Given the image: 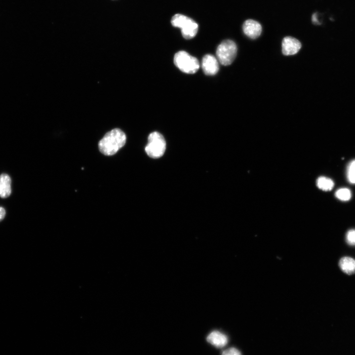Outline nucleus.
<instances>
[{"mask_svg":"<svg viewBox=\"0 0 355 355\" xmlns=\"http://www.w3.org/2000/svg\"><path fill=\"white\" fill-rule=\"evenodd\" d=\"M127 137L122 130L113 129L106 134L100 141L99 149L103 155L112 156L125 145Z\"/></svg>","mask_w":355,"mask_h":355,"instance_id":"obj_1","label":"nucleus"},{"mask_svg":"<svg viewBox=\"0 0 355 355\" xmlns=\"http://www.w3.org/2000/svg\"><path fill=\"white\" fill-rule=\"evenodd\" d=\"M172 26L181 29L183 37L186 39H191L197 34L198 29V24L191 19L185 16L177 14L171 20Z\"/></svg>","mask_w":355,"mask_h":355,"instance_id":"obj_2","label":"nucleus"},{"mask_svg":"<svg viewBox=\"0 0 355 355\" xmlns=\"http://www.w3.org/2000/svg\"><path fill=\"white\" fill-rule=\"evenodd\" d=\"M174 62L182 72L189 74H195L200 67L198 59L185 51L177 53L175 55Z\"/></svg>","mask_w":355,"mask_h":355,"instance_id":"obj_3","label":"nucleus"},{"mask_svg":"<svg viewBox=\"0 0 355 355\" xmlns=\"http://www.w3.org/2000/svg\"><path fill=\"white\" fill-rule=\"evenodd\" d=\"M238 53V48L234 42L226 40L218 47L217 57L219 63L223 66L230 65L234 60Z\"/></svg>","mask_w":355,"mask_h":355,"instance_id":"obj_4","label":"nucleus"},{"mask_svg":"<svg viewBox=\"0 0 355 355\" xmlns=\"http://www.w3.org/2000/svg\"><path fill=\"white\" fill-rule=\"evenodd\" d=\"M166 148V141L162 135L158 132H154L149 135L145 151L150 157L153 159L162 157L165 152Z\"/></svg>","mask_w":355,"mask_h":355,"instance_id":"obj_5","label":"nucleus"},{"mask_svg":"<svg viewBox=\"0 0 355 355\" xmlns=\"http://www.w3.org/2000/svg\"><path fill=\"white\" fill-rule=\"evenodd\" d=\"M282 48V53L284 55H293L300 51L301 44L298 39L288 36L283 40Z\"/></svg>","mask_w":355,"mask_h":355,"instance_id":"obj_6","label":"nucleus"},{"mask_svg":"<svg viewBox=\"0 0 355 355\" xmlns=\"http://www.w3.org/2000/svg\"><path fill=\"white\" fill-rule=\"evenodd\" d=\"M243 31L246 36L254 40L261 36L262 27L258 22L248 20L246 21L243 25Z\"/></svg>","mask_w":355,"mask_h":355,"instance_id":"obj_7","label":"nucleus"},{"mask_svg":"<svg viewBox=\"0 0 355 355\" xmlns=\"http://www.w3.org/2000/svg\"><path fill=\"white\" fill-rule=\"evenodd\" d=\"M202 68L206 75H215L219 70L218 59L211 55H205L202 59Z\"/></svg>","mask_w":355,"mask_h":355,"instance_id":"obj_8","label":"nucleus"},{"mask_svg":"<svg viewBox=\"0 0 355 355\" xmlns=\"http://www.w3.org/2000/svg\"><path fill=\"white\" fill-rule=\"evenodd\" d=\"M207 341L217 348H222L227 344L228 338L223 333L215 330L208 335Z\"/></svg>","mask_w":355,"mask_h":355,"instance_id":"obj_9","label":"nucleus"},{"mask_svg":"<svg viewBox=\"0 0 355 355\" xmlns=\"http://www.w3.org/2000/svg\"><path fill=\"white\" fill-rule=\"evenodd\" d=\"M12 180L7 174H2L0 176V197L6 198L10 196L12 193Z\"/></svg>","mask_w":355,"mask_h":355,"instance_id":"obj_10","label":"nucleus"},{"mask_svg":"<svg viewBox=\"0 0 355 355\" xmlns=\"http://www.w3.org/2000/svg\"><path fill=\"white\" fill-rule=\"evenodd\" d=\"M339 267L345 273L351 275L355 273V260L352 258L345 257L341 258Z\"/></svg>","mask_w":355,"mask_h":355,"instance_id":"obj_11","label":"nucleus"},{"mask_svg":"<svg viewBox=\"0 0 355 355\" xmlns=\"http://www.w3.org/2000/svg\"><path fill=\"white\" fill-rule=\"evenodd\" d=\"M334 184L333 181L330 178L325 177H320L317 180V186L320 190L324 191H331Z\"/></svg>","mask_w":355,"mask_h":355,"instance_id":"obj_12","label":"nucleus"},{"mask_svg":"<svg viewBox=\"0 0 355 355\" xmlns=\"http://www.w3.org/2000/svg\"><path fill=\"white\" fill-rule=\"evenodd\" d=\"M337 198L341 201H348L351 199L352 194L350 190L347 188L338 189L335 192Z\"/></svg>","mask_w":355,"mask_h":355,"instance_id":"obj_13","label":"nucleus"},{"mask_svg":"<svg viewBox=\"0 0 355 355\" xmlns=\"http://www.w3.org/2000/svg\"><path fill=\"white\" fill-rule=\"evenodd\" d=\"M347 179L348 181L353 184H355V160L352 161L347 168Z\"/></svg>","mask_w":355,"mask_h":355,"instance_id":"obj_14","label":"nucleus"},{"mask_svg":"<svg viewBox=\"0 0 355 355\" xmlns=\"http://www.w3.org/2000/svg\"><path fill=\"white\" fill-rule=\"evenodd\" d=\"M346 242L350 246H355V229H351L347 232L346 234Z\"/></svg>","mask_w":355,"mask_h":355,"instance_id":"obj_15","label":"nucleus"},{"mask_svg":"<svg viewBox=\"0 0 355 355\" xmlns=\"http://www.w3.org/2000/svg\"><path fill=\"white\" fill-rule=\"evenodd\" d=\"M221 355H242V354L239 350L232 347L224 350Z\"/></svg>","mask_w":355,"mask_h":355,"instance_id":"obj_16","label":"nucleus"},{"mask_svg":"<svg viewBox=\"0 0 355 355\" xmlns=\"http://www.w3.org/2000/svg\"><path fill=\"white\" fill-rule=\"evenodd\" d=\"M5 216V209L2 207H0V221H2L4 218Z\"/></svg>","mask_w":355,"mask_h":355,"instance_id":"obj_17","label":"nucleus"},{"mask_svg":"<svg viewBox=\"0 0 355 355\" xmlns=\"http://www.w3.org/2000/svg\"><path fill=\"white\" fill-rule=\"evenodd\" d=\"M312 21H313V22L316 24L318 23V21L317 19V15L316 14L313 15Z\"/></svg>","mask_w":355,"mask_h":355,"instance_id":"obj_18","label":"nucleus"}]
</instances>
